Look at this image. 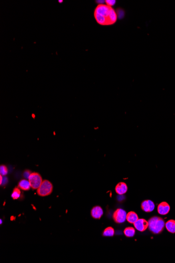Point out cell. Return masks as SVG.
Listing matches in <instances>:
<instances>
[{"instance_id": "6da1fadb", "label": "cell", "mask_w": 175, "mask_h": 263, "mask_svg": "<svg viewBox=\"0 0 175 263\" xmlns=\"http://www.w3.org/2000/svg\"><path fill=\"white\" fill-rule=\"evenodd\" d=\"M95 17L98 24L105 26L114 24L117 19L115 11L107 4H99L97 6L95 11Z\"/></svg>"}, {"instance_id": "7a4b0ae2", "label": "cell", "mask_w": 175, "mask_h": 263, "mask_svg": "<svg viewBox=\"0 0 175 263\" xmlns=\"http://www.w3.org/2000/svg\"><path fill=\"white\" fill-rule=\"evenodd\" d=\"M148 222V228L149 231L155 234H158L161 233L165 227V221L161 217L157 216L152 217L151 219H149Z\"/></svg>"}, {"instance_id": "3957f363", "label": "cell", "mask_w": 175, "mask_h": 263, "mask_svg": "<svg viewBox=\"0 0 175 263\" xmlns=\"http://www.w3.org/2000/svg\"><path fill=\"white\" fill-rule=\"evenodd\" d=\"M53 190V185L51 182L47 180H43L40 186L37 189V193L39 196H46L49 195Z\"/></svg>"}, {"instance_id": "277c9868", "label": "cell", "mask_w": 175, "mask_h": 263, "mask_svg": "<svg viewBox=\"0 0 175 263\" xmlns=\"http://www.w3.org/2000/svg\"><path fill=\"white\" fill-rule=\"evenodd\" d=\"M31 188L34 190H37L40 186L43 180L42 177L37 172H33L28 178Z\"/></svg>"}, {"instance_id": "5b68a950", "label": "cell", "mask_w": 175, "mask_h": 263, "mask_svg": "<svg viewBox=\"0 0 175 263\" xmlns=\"http://www.w3.org/2000/svg\"><path fill=\"white\" fill-rule=\"evenodd\" d=\"M127 215L125 211L121 208H118L113 213V219L115 222L117 224H121L127 220Z\"/></svg>"}, {"instance_id": "8992f818", "label": "cell", "mask_w": 175, "mask_h": 263, "mask_svg": "<svg viewBox=\"0 0 175 263\" xmlns=\"http://www.w3.org/2000/svg\"><path fill=\"white\" fill-rule=\"evenodd\" d=\"M135 229L140 232L145 231L148 227V222L145 219H138L134 224Z\"/></svg>"}, {"instance_id": "52a82bcc", "label": "cell", "mask_w": 175, "mask_h": 263, "mask_svg": "<svg viewBox=\"0 0 175 263\" xmlns=\"http://www.w3.org/2000/svg\"><path fill=\"white\" fill-rule=\"evenodd\" d=\"M141 208L145 212H151L155 208V204L151 200H145L141 204Z\"/></svg>"}, {"instance_id": "ba28073f", "label": "cell", "mask_w": 175, "mask_h": 263, "mask_svg": "<svg viewBox=\"0 0 175 263\" xmlns=\"http://www.w3.org/2000/svg\"><path fill=\"white\" fill-rule=\"evenodd\" d=\"M157 211L159 214L163 215L167 214L170 211V206L167 202H163L158 205Z\"/></svg>"}, {"instance_id": "9c48e42d", "label": "cell", "mask_w": 175, "mask_h": 263, "mask_svg": "<svg viewBox=\"0 0 175 263\" xmlns=\"http://www.w3.org/2000/svg\"><path fill=\"white\" fill-rule=\"evenodd\" d=\"M103 214L102 208L100 206L93 207L91 211V215L93 218L95 219H100Z\"/></svg>"}, {"instance_id": "30bf717a", "label": "cell", "mask_w": 175, "mask_h": 263, "mask_svg": "<svg viewBox=\"0 0 175 263\" xmlns=\"http://www.w3.org/2000/svg\"><path fill=\"white\" fill-rule=\"evenodd\" d=\"M115 192L119 195H123L125 194L127 191V184L124 182H120L115 186Z\"/></svg>"}, {"instance_id": "8fae6325", "label": "cell", "mask_w": 175, "mask_h": 263, "mask_svg": "<svg viewBox=\"0 0 175 263\" xmlns=\"http://www.w3.org/2000/svg\"><path fill=\"white\" fill-rule=\"evenodd\" d=\"M18 187L23 191H28L30 190L31 186L29 181L26 179H22L18 182Z\"/></svg>"}, {"instance_id": "7c38bea8", "label": "cell", "mask_w": 175, "mask_h": 263, "mask_svg": "<svg viewBox=\"0 0 175 263\" xmlns=\"http://www.w3.org/2000/svg\"><path fill=\"white\" fill-rule=\"evenodd\" d=\"M139 219V217L136 213L131 211L127 215V220L131 224H134Z\"/></svg>"}, {"instance_id": "4fadbf2b", "label": "cell", "mask_w": 175, "mask_h": 263, "mask_svg": "<svg viewBox=\"0 0 175 263\" xmlns=\"http://www.w3.org/2000/svg\"><path fill=\"white\" fill-rule=\"evenodd\" d=\"M167 231L171 233H175V220H170L165 223Z\"/></svg>"}, {"instance_id": "5bb4252c", "label": "cell", "mask_w": 175, "mask_h": 263, "mask_svg": "<svg viewBox=\"0 0 175 263\" xmlns=\"http://www.w3.org/2000/svg\"><path fill=\"white\" fill-rule=\"evenodd\" d=\"M135 230L132 227H128L124 230V234L127 237H132L135 235Z\"/></svg>"}, {"instance_id": "9a60e30c", "label": "cell", "mask_w": 175, "mask_h": 263, "mask_svg": "<svg viewBox=\"0 0 175 263\" xmlns=\"http://www.w3.org/2000/svg\"><path fill=\"white\" fill-rule=\"evenodd\" d=\"M114 235V230L112 227H108L105 229L103 232V236H113Z\"/></svg>"}, {"instance_id": "2e32d148", "label": "cell", "mask_w": 175, "mask_h": 263, "mask_svg": "<svg viewBox=\"0 0 175 263\" xmlns=\"http://www.w3.org/2000/svg\"><path fill=\"white\" fill-rule=\"evenodd\" d=\"M20 189L18 187H15L12 193L11 194V197L13 200H17L20 197Z\"/></svg>"}, {"instance_id": "e0dca14e", "label": "cell", "mask_w": 175, "mask_h": 263, "mask_svg": "<svg viewBox=\"0 0 175 263\" xmlns=\"http://www.w3.org/2000/svg\"><path fill=\"white\" fill-rule=\"evenodd\" d=\"M8 173V170L6 166L4 165H1L0 166V173L2 176H5Z\"/></svg>"}, {"instance_id": "ac0fdd59", "label": "cell", "mask_w": 175, "mask_h": 263, "mask_svg": "<svg viewBox=\"0 0 175 263\" xmlns=\"http://www.w3.org/2000/svg\"><path fill=\"white\" fill-rule=\"evenodd\" d=\"M105 3H106V4H107V5L112 7V6L114 5L116 3V1H114V0H113V1H112V0H107V1H105Z\"/></svg>"}, {"instance_id": "d6986e66", "label": "cell", "mask_w": 175, "mask_h": 263, "mask_svg": "<svg viewBox=\"0 0 175 263\" xmlns=\"http://www.w3.org/2000/svg\"><path fill=\"white\" fill-rule=\"evenodd\" d=\"M31 173H32L30 172V171H29V170H26V171H25L24 173H23V176H24L25 178L28 179L29 176H30Z\"/></svg>"}, {"instance_id": "ffe728a7", "label": "cell", "mask_w": 175, "mask_h": 263, "mask_svg": "<svg viewBox=\"0 0 175 263\" xmlns=\"http://www.w3.org/2000/svg\"><path fill=\"white\" fill-rule=\"evenodd\" d=\"M3 178L2 177V176L1 175V176H0V184H1V185H2V182H3L2 180H3Z\"/></svg>"}, {"instance_id": "44dd1931", "label": "cell", "mask_w": 175, "mask_h": 263, "mask_svg": "<svg viewBox=\"0 0 175 263\" xmlns=\"http://www.w3.org/2000/svg\"><path fill=\"white\" fill-rule=\"evenodd\" d=\"M58 2H59V3H62V2H63V1H61V0H59Z\"/></svg>"}]
</instances>
